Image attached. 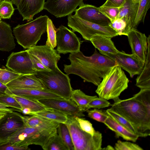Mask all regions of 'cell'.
Returning a JSON list of instances; mask_svg holds the SVG:
<instances>
[{"label":"cell","mask_w":150,"mask_h":150,"mask_svg":"<svg viewBox=\"0 0 150 150\" xmlns=\"http://www.w3.org/2000/svg\"><path fill=\"white\" fill-rule=\"evenodd\" d=\"M68 59L70 64H64V68L67 74L77 75L97 86L110 69L117 65L114 60L98 53L96 49L90 56H85L80 51L70 53Z\"/></svg>","instance_id":"obj_1"},{"label":"cell","mask_w":150,"mask_h":150,"mask_svg":"<svg viewBox=\"0 0 150 150\" xmlns=\"http://www.w3.org/2000/svg\"><path fill=\"white\" fill-rule=\"evenodd\" d=\"M113 100L110 108L126 119L138 131L139 137L150 135V104L144 103L132 98L121 100L117 97Z\"/></svg>","instance_id":"obj_2"},{"label":"cell","mask_w":150,"mask_h":150,"mask_svg":"<svg viewBox=\"0 0 150 150\" xmlns=\"http://www.w3.org/2000/svg\"><path fill=\"white\" fill-rule=\"evenodd\" d=\"M129 81L118 65L113 66L103 78L96 92L99 97L107 100L118 97L128 87Z\"/></svg>","instance_id":"obj_3"},{"label":"cell","mask_w":150,"mask_h":150,"mask_svg":"<svg viewBox=\"0 0 150 150\" xmlns=\"http://www.w3.org/2000/svg\"><path fill=\"white\" fill-rule=\"evenodd\" d=\"M48 17L40 16L26 24H18L13 33L18 44L24 49L36 45L43 34L46 31Z\"/></svg>","instance_id":"obj_4"},{"label":"cell","mask_w":150,"mask_h":150,"mask_svg":"<svg viewBox=\"0 0 150 150\" xmlns=\"http://www.w3.org/2000/svg\"><path fill=\"white\" fill-rule=\"evenodd\" d=\"M36 76L42 82L45 89L62 98L70 99L72 88L69 75L58 67L53 70L36 71Z\"/></svg>","instance_id":"obj_5"},{"label":"cell","mask_w":150,"mask_h":150,"mask_svg":"<svg viewBox=\"0 0 150 150\" xmlns=\"http://www.w3.org/2000/svg\"><path fill=\"white\" fill-rule=\"evenodd\" d=\"M74 117L68 115L65 124L70 132L74 150H101L102 134L96 131L95 134L92 135L83 131Z\"/></svg>","instance_id":"obj_6"},{"label":"cell","mask_w":150,"mask_h":150,"mask_svg":"<svg viewBox=\"0 0 150 150\" xmlns=\"http://www.w3.org/2000/svg\"><path fill=\"white\" fill-rule=\"evenodd\" d=\"M57 133V129L44 130L24 125L8 139L12 144L18 146L38 145L42 148L50 139Z\"/></svg>","instance_id":"obj_7"},{"label":"cell","mask_w":150,"mask_h":150,"mask_svg":"<svg viewBox=\"0 0 150 150\" xmlns=\"http://www.w3.org/2000/svg\"><path fill=\"white\" fill-rule=\"evenodd\" d=\"M68 26L72 30L80 33L85 40L90 41L96 36L102 35L113 38L118 34L110 26H103L82 19L76 16H68Z\"/></svg>","instance_id":"obj_8"},{"label":"cell","mask_w":150,"mask_h":150,"mask_svg":"<svg viewBox=\"0 0 150 150\" xmlns=\"http://www.w3.org/2000/svg\"><path fill=\"white\" fill-rule=\"evenodd\" d=\"M57 51L59 54L72 53L80 51L82 41L72 30L61 25L57 29Z\"/></svg>","instance_id":"obj_9"},{"label":"cell","mask_w":150,"mask_h":150,"mask_svg":"<svg viewBox=\"0 0 150 150\" xmlns=\"http://www.w3.org/2000/svg\"><path fill=\"white\" fill-rule=\"evenodd\" d=\"M100 53L115 61L117 65L129 74L131 78L140 74L144 66V63L132 54H128L123 51H120L115 54Z\"/></svg>","instance_id":"obj_10"},{"label":"cell","mask_w":150,"mask_h":150,"mask_svg":"<svg viewBox=\"0 0 150 150\" xmlns=\"http://www.w3.org/2000/svg\"><path fill=\"white\" fill-rule=\"evenodd\" d=\"M6 66L12 71L22 75L35 74L36 72L27 50L12 52L8 57Z\"/></svg>","instance_id":"obj_11"},{"label":"cell","mask_w":150,"mask_h":150,"mask_svg":"<svg viewBox=\"0 0 150 150\" xmlns=\"http://www.w3.org/2000/svg\"><path fill=\"white\" fill-rule=\"evenodd\" d=\"M47 108L54 109L68 115L83 117L85 116L76 104L71 99L63 98L41 99L37 100Z\"/></svg>","instance_id":"obj_12"},{"label":"cell","mask_w":150,"mask_h":150,"mask_svg":"<svg viewBox=\"0 0 150 150\" xmlns=\"http://www.w3.org/2000/svg\"><path fill=\"white\" fill-rule=\"evenodd\" d=\"M24 126L18 113L7 112L0 120V144L8 141L10 137Z\"/></svg>","instance_id":"obj_13"},{"label":"cell","mask_w":150,"mask_h":150,"mask_svg":"<svg viewBox=\"0 0 150 150\" xmlns=\"http://www.w3.org/2000/svg\"><path fill=\"white\" fill-rule=\"evenodd\" d=\"M76 9L75 15L86 21L103 26H109L111 21L98 7L82 2Z\"/></svg>","instance_id":"obj_14"},{"label":"cell","mask_w":150,"mask_h":150,"mask_svg":"<svg viewBox=\"0 0 150 150\" xmlns=\"http://www.w3.org/2000/svg\"><path fill=\"white\" fill-rule=\"evenodd\" d=\"M83 0H47L44 9L47 10L57 18L68 16L75 11Z\"/></svg>","instance_id":"obj_15"},{"label":"cell","mask_w":150,"mask_h":150,"mask_svg":"<svg viewBox=\"0 0 150 150\" xmlns=\"http://www.w3.org/2000/svg\"><path fill=\"white\" fill-rule=\"evenodd\" d=\"M27 50L50 70H53L58 67L57 63L61 56L54 49L45 45H36Z\"/></svg>","instance_id":"obj_16"},{"label":"cell","mask_w":150,"mask_h":150,"mask_svg":"<svg viewBox=\"0 0 150 150\" xmlns=\"http://www.w3.org/2000/svg\"><path fill=\"white\" fill-rule=\"evenodd\" d=\"M127 37L132 54L144 63L147 53V37L136 28H132L128 33Z\"/></svg>","instance_id":"obj_17"},{"label":"cell","mask_w":150,"mask_h":150,"mask_svg":"<svg viewBox=\"0 0 150 150\" xmlns=\"http://www.w3.org/2000/svg\"><path fill=\"white\" fill-rule=\"evenodd\" d=\"M5 93L8 94H12L36 100L45 99L62 98L46 89H41L7 88L6 90Z\"/></svg>","instance_id":"obj_18"},{"label":"cell","mask_w":150,"mask_h":150,"mask_svg":"<svg viewBox=\"0 0 150 150\" xmlns=\"http://www.w3.org/2000/svg\"><path fill=\"white\" fill-rule=\"evenodd\" d=\"M138 3H133L132 0H125L124 4L120 8L119 12L116 19L121 18L126 23V26L124 35L127 36L129 32L134 28V24L138 11Z\"/></svg>","instance_id":"obj_19"},{"label":"cell","mask_w":150,"mask_h":150,"mask_svg":"<svg viewBox=\"0 0 150 150\" xmlns=\"http://www.w3.org/2000/svg\"><path fill=\"white\" fill-rule=\"evenodd\" d=\"M45 0H21L17 9L23 21H30L34 16L44 9Z\"/></svg>","instance_id":"obj_20"},{"label":"cell","mask_w":150,"mask_h":150,"mask_svg":"<svg viewBox=\"0 0 150 150\" xmlns=\"http://www.w3.org/2000/svg\"><path fill=\"white\" fill-rule=\"evenodd\" d=\"M8 88L43 89L45 87L35 74L21 75L6 85Z\"/></svg>","instance_id":"obj_21"},{"label":"cell","mask_w":150,"mask_h":150,"mask_svg":"<svg viewBox=\"0 0 150 150\" xmlns=\"http://www.w3.org/2000/svg\"><path fill=\"white\" fill-rule=\"evenodd\" d=\"M22 119L24 125L44 130L57 129L59 123L57 122L42 118L36 116L22 115L18 113Z\"/></svg>","instance_id":"obj_22"},{"label":"cell","mask_w":150,"mask_h":150,"mask_svg":"<svg viewBox=\"0 0 150 150\" xmlns=\"http://www.w3.org/2000/svg\"><path fill=\"white\" fill-rule=\"evenodd\" d=\"M9 24L0 22V50L9 52L15 47L16 44Z\"/></svg>","instance_id":"obj_23"},{"label":"cell","mask_w":150,"mask_h":150,"mask_svg":"<svg viewBox=\"0 0 150 150\" xmlns=\"http://www.w3.org/2000/svg\"><path fill=\"white\" fill-rule=\"evenodd\" d=\"M103 123L115 133L117 137H120L125 140L133 142H136L139 137L138 135L130 132L118 123L109 115Z\"/></svg>","instance_id":"obj_24"},{"label":"cell","mask_w":150,"mask_h":150,"mask_svg":"<svg viewBox=\"0 0 150 150\" xmlns=\"http://www.w3.org/2000/svg\"><path fill=\"white\" fill-rule=\"evenodd\" d=\"M147 56L143 69L136 79V85L141 89H150V36L147 37Z\"/></svg>","instance_id":"obj_25"},{"label":"cell","mask_w":150,"mask_h":150,"mask_svg":"<svg viewBox=\"0 0 150 150\" xmlns=\"http://www.w3.org/2000/svg\"><path fill=\"white\" fill-rule=\"evenodd\" d=\"M111 38L104 36L97 35L91 38L90 41L96 48L99 50V53L115 54L119 51L116 48Z\"/></svg>","instance_id":"obj_26"},{"label":"cell","mask_w":150,"mask_h":150,"mask_svg":"<svg viewBox=\"0 0 150 150\" xmlns=\"http://www.w3.org/2000/svg\"><path fill=\"white\" fill-rule=\"evenodd\" d=\"M31 115L36 116L59 123L64 124L66 123L68 118V115L66 114L48 108L41 111L33 112Z\"/></svg>","instance_id":"obj_27"},{"label":"cell","mask_w":150,"mask_h":150,"mask_svg":"<svg viewBox=\"0 0 150 150\" xmlns=\"http://www.w3.org/2000/svg\"><path fill=\"white\" fill-rule=\"evenodd\" d=\"M96 97L88 95L81 90L77 89L72 90L70 99L76 104L79 110L83 112L88 110V104Z\"/></svg>","instance_id":"obj_28"},{"label":"cell","mask_w":150,"mask_h":150,"mask_svg":"<svg viewBox=\"0 0 150 150\" xmlns=\"http://www.w3.org/2000/svg\"><path fill=\"white\" fill-rule=\"evenodd\" d=\"M8 95L16 100L21 107L22 109L23 108H27L30 109L33 112H36L47 108L37 100L12 94Z\"/></svg>","instance_id":"obj_29"},{"label":"cell","mask_w":150,"mask_h":150,"mask_svg":"<svg viewBox=\"0 0 150 150\" xmlns=\"http://www.w3.org/2000/svg\"><path fill=\"white\" fill-rule=\"evenodd\" d=\"M105 111L108 115L113 118L117 122L130 132L137 134L139 137L138 131L128 120L110 108L107 109Z\"/></svg>","instance_id":"obj_30"},{"label":"cell","mask_w":150,"mask_h":150,"mask_svg":"<svg viewBox=\"0 0 150 150\" xmlns=\"http://www.w3.org/2000/svg\"><path fill=\"white\" fill-rule=\"evenodd\" d=\"M42 148L44 150H68L57 132L50 139Z\"/></svg>","instance_id":"obj_31"},{"label":"cell","mask_w":150,"mask_h":150,"mask_svg":"<svg viewBox=\"0 0 150 150\" xmlns=\"http://www.w3.org/2000/svg\"><path fill=\"white\" fill-rule=\"evenodd\" d=\"M150 0H140L134 28H137L141 22L144 23L146 14L150 8Z\"/></svg>","instance_id":"obj_32"},{"label":"cell","mask_w":150,"mask_h":150,"mask_svg":"<svg viewBox=\"0 0 150 150\" xmlns=\"http://www.w3.org/2000/svg\"><path fill=\"white\" fill-rule=\"evenodd\" d=\"M57 132L68 150H74L70 132L65 124L59 123Z\"/></svg>","instance_id":"obj_33"},{"label":"cell","mask_w":150,"mask_h":150,"mask_svg":"<svg viewBox=\"0 0 150 150\" xmlns=\"http://www.w3.org/2000/svg\"><path fill=\"white\" fill-rule=\"evenodd\" d=\"M57 30L52 20L48 18L46 29L47 38L45 45L53 49L57 46Z\"/></svg>","instance_id":"obj_34"},{"label":"cell","mask_w":150,"mask_h":150,"mask_svg":"<svg viewBox=\"0 0 150 150\" xmlns=\"http://www.w3.org/2000/svg\"><path fill=\"white\" fill-rule=\"evenodd\" d=\"M14 10L11 1L2 0L0 2V17L1 18H10Z\"/></svg>","instance_id":"obj_35"},{"label":"cell","mask_w":150,"mask_h":150,"mask_svg":"<svg viewBox=\"0 0 150 150\" xmlns=\"http://www.w3.org/2000/svg\"><path fill=\"white\" fill-rule=\"evenodd\" d=\"M21 75L8 68L1 69L0 70V82L6 85L11 81Z\"/></svg>","instance_id":"obj_36"},{"label":"cell","mask_w":150,"mask_h":150,"mask_svg":"<svg viewBox=\"0 0 150 150\" xmlns=\"http://www.w3.org/2000/svg\"><path fill=\"white\" fill-rule=\"evenodd\" d=\"M0 103L8 107L15 108L19 112L22 110L21 107L16 100L6 93L0 95Z\"/></svg>","instance_id":"obj_37"},{"label":"cell","mask_w":150,"mask_h":150,"mask_svg":"<svg viewBox=\"0 0 150 150\" xmlns=\"http://www.w3.org/2000/svg\"><path fill=\"white\" fill-rule=\"evenodd\" d=\"M74 117L82 130L92 135L95 134L96 131L95 130L90 121L81 117L74 116Z\"/></svg>","instance_id":"obj_38"},{"label":"cell","mask_w":150,"mask_h":150,"mask_svg":"<svg viewBox=\"0 0 150 150\" xmlns=\"http://www.w3.org/2000/svg\"><path fill=\"white\" fill-rule=\"evenodd\" d=\"M88 115L90 118L98 122L104 123L108 115L105 111H104L97 108L87 111Z\"/></svg>","instance_id":"obj_39"},{"label":"cell","mask_w":150,"mask_h":150,"mask_svg":"<svg viewBox=\"0 0 150 150\" xmlns=\"http://www.w3.org/2000/svg\"><path fill=\"white\" fill-rule=\"evenodd\" d=\"M114 148L116 150H143L139 145L127 141L118 140L115 144Z\"/></svg>","instance_id":"obj_40"},{"label":"cell","mask_w":150,"mask_h":150,"mask_svg":"<svg viewBox=\"0 0 150 150\" xmlns=\"http://www.w3.org/2000/svg\"><path fill=\"white\" fill-rule=\"evenodd\" d=\"M110 103L105 99L99 97H96L93 99L88 104L87 109L91 108L100 109L109 107Z\"/></svg>","instance_id":"obj_41"},{"label":"cell","mask_w":150,"mask_h":150,"mask_svg":"<svg viewBox=\"0 0 150 150\" xmlns=\"http://www.w3.org/2000/svg\"><path fill=\"white\" fill-rule=\"evenodd\" d=\"M99 10L110 20L111 22L116 18L120 11V8L103 6L98 7Z\"/></svg>","instance_id":"obj_42"},{"label":"cell","mask_w":150,"mask_h":150,"mask_svg":"<svg viewBox=\"0 0 150 150\" xmlns=\"http://www.w3.org/2000/svg\"><path fill=\"white\" fill-rule=\"evenodd\" d=\"M109 26L117 33L118 35H124L126 24L123 19L116 18L111 22Z\"/></svg>","instance_id":"obj_43"},{"label":"cell","mask_w":150,"mask_h":150,"mask_svg":"<svg viewBox=\"0 0 150 150\" xmlns=\"http://www.w3.org/2000/svg\"><path fill=\"white\" fill-rule=\"evenodd\" d=\"M28 146H18L12 144L9 142L0 144V150H29Z\"/></svg>","instance_id":"obj_44"},{"label":"cell","mask_w":150,"mask_h":150,"mask_svg":"<svg viewBox=\"0 0 150 150\" xmlns=\"http://www.w3.org/2000/svg\"><path fill=\"white\" fill-rule=\"evenodd\" d=\"M29 54L34 69L36 72L51 70L45 66L35 56L30 53Z\"/></svg>","instance_id":"obj_45"},{"label":"cell","mask_w":150,"mask_h":150,"mask_svg":"<svg viewBox=\"0 0 150 150\" xmlns=\"http://www.w3.org/2000/svg\"><path fill=\"white\" fill-rule=\"evenodd\" d=\"M125 0H107L102 5L103 6L120 8L124 3Z\"/></svg>","instance_id":"obj_46"},{"label":"cell","mask_w":150,"mask_h":150,"mask_svg":"<svg viewBox=\"0 0 150 150\" xmlns=\"http://www.w3.org/2000/svg\"><path fill=\"white\" fill-rule=\"evenodd\" d=\"M13 109L8 108L6 105L0 103V110L6 111V112H12Z\"/></svg>","instance_id":"obj_47"},{"label":"cell","mask_w":150,"mask_h":150,"mask_svg":"<svg viewBox=\"0 0 150 150\" xmlns=\"http://www.w3.org/2000/svg\"><path fill=\"white\" fill-rule=\"evenodd\" d=\"M7 87L0 82V95L6 94L5 91Z\"/></svg>","instance_id":"obj_48"},{"label":"cell","mask_w":150,"mask_h":150,"mask_svg":"<svg viewBox=\"0 0 150 150\" xmlns=\"http://www.w3.org/2000/svg\"><path fill=\"white\" fill-rule=\"evenodd\" d=\"M115 150L114 147L111 145H108L106 147L102 148L101 150Z\"/></svg>","instance_id":"obj_49"},{"label":"cell","mask_w":150,"mask_h":150,"mask_svg":"<svg viewBox=\"0 0 150 150\" xmlns=\"http://www.w3.org/2000/svg\"><path fill=\"white\" fill-rule=\"evenodd\" d=\"M21 0H11V1L13 4H14L16 7L20 3Z\"/></svg>","instance_id":"obj_50"},{"label":"cell","mask_w":150,"mask_h":150,"mask_svg":"<svg viewBox=\"0 0 150 150\" xmlns=\"http://www.w3.org/2000/svg\"><path fill=\"white\" fill-rule=\"evenodd\" d=\"M7 112L0 110V120L3 118L6 114Z\"/></svg>","instance_id":"obj_51"},{"label":"cell","mask_w":150,"mask_h":150,"mask_svg":"<svg viewBox=\"0 0 150 150\" xmlns=\"http://www.w3.org/2000/svg\"><path fill=\"white\" fill-rule=\"evenodd\" d=\"M140 0H132V2L134 4L138 3Z\"/></svg>","instance_id":"obj_52"},{"label":"cell","mask_w":150,"mask_h":150,"mask_svg":"<svg viewBox=\"0 0 150 150\" xmlns=\"http://www.w3.org/2000/svg\"><path fill=\"white\" fill-rule=\"evenodd\" d=\"M1 18L0 17V22L1 21Z\"/></svg>","instance_id":"obj_53"},{"label":"cell","mask_w":150,"mask_h":150,"mask_svg":"<svg viewBox=\"0 0 150 150\" xmlns=\"http://www.w3.org/2000/svg\"><path fill=\"white\" fill-rule=\"evenodd\" d=\"M7 0L8 1H11V0Z\"/></svg>","instance_id":"obj_54"},{"label":"cell","mask_w":150,"mask_h":150,"mask_svg":"<svg viewBox=\"0 0 150 150\" xmlns=\"http://www.w3.org/2000/svg\"><path fill=\"white\" fill-rule=\"evenodd\" d=\"M2 0H0V2L1 1H2Z\"/></svg>","instance_id":"obj_55"},{"label":"cell","mask_w":150,"mask_h":150,"mask_svg":"<svg viewBox=\"0 0 150 150\" xmlns=\"http://www.w3.org/2000/svg\"><path fill=\"white\" fill-rule=\"evenodd\" d=\"M1 69V68H0V70Z\"/></svg>","instance_id":"obj_56"}]
</instances>
